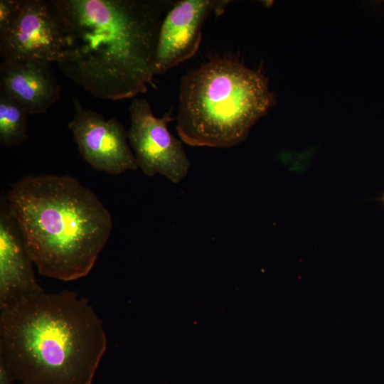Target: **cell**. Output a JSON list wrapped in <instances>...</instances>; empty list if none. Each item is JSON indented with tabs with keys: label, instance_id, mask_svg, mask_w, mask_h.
Returning a JSON list of instances; mask_svg holds the SVG:
<instances>
[{
	"label": "cell",
	"instance_id": "9a60e30c",
	"mask_svg": "<svg viewBox=\"0 0 384 384\" xmlns=\"http://www.w3.org/2000/svg\"><path fill=\"white\" fill-rule=\"evenodd\" d=\"M20 384H28V383H22V382H21Z\"/></svg>",
	"mask_w": 384,
	"mask_h": 384
},
{
	"label": "cell",
	"instance_id": "277c9868",
	"mask_svg": "<svg viewBox=\"0 0 384 384\" xmlns=\"http://www.w3.org/2000/svg\"><path fill=\"white\" fill-rule=\"evenodd\" d=\"M275 103L260 71L231 58H214L181 78L176 130L192 146L232 147Z\"/></svg>",
	"mask_w": 384,
	"mask_h": 384
},
{
	"label": "cell",
	"instance_id": "7c38bea8",
	"mask_svg": "<svg viewBox=\"0 0 384 384\" xmlns=\"http://www.w3.org/2000/svg\"><path fill=\"white\" fill-rule=\"evenodd\" d=\"M23 4V0L0 1V38L9 32L17 20Z\"/></svg>",
	"mask_w": 384,
	"mask_h": 384
},
{
	"label": "cell",
	"instance_id": "8fae6325",
	"mask_svg": "<svg viewBox=\"0 0 384 384\" xmlns=\"http://www.w3.org/2000/svg\"><path fill=\"white\" fill-rule=\"evenodd\" d=\"M28 114L15 101L0 95V142L4 146H16L28 139Z\"/></svg>",
	"mask_w": 384,
	"mask_h": 384
},
{
	"label": "cell",
	"instance_id": "4fadbf2b",
	"mask_svg": "<svg viewBox=\"0 0 384 384\" xmlns=\"http://www.w3.org/2000/svg\"><path fill=\"white\" fill-rule=\"evenodd\" d=\"M15 378L4 360L0 357V384H15Z\"/></svg>",
	"mask_w": 384,
	"mask_h": 384
},
{
	"label": "cell",
	"instance_id": "9c48e42d",
	"mask_svg": "<svg viewBox=\"0 0 384 384\" xmlns=\"http://www.w3.org/2000/svg\"><path fill=\"white\" fill-rule=\"evenodd\" d=\"M6 196L0 201V309L43 292Z\"/></svg>",
	"mask_w": 384,
	"mask_h": 384
},
{
	"label": "cell",
	"instance_id": "6da1fadb",
	"mask_svg": "<svg viewBox=\"0 0 384 384\" xmlns=\"http://www.w3.org/2000/svg\"><path fill=\"white\" fill-rule=\"evenodd\" d=\"M63 23L62 73L101 100L134 98L153 85L159 28L174 4L158 0H52Z\"/></svg>",
	"mask_w": 384,
	"mask_h": 384
},
{
	"label": "cell",
	"instance_id": "5bb4252c",
	"mask_svg": "<svg viewBox=\"0 0 384 384\" xmlns=\"http://www.w3.org/2000/svg\"><path fill=\"white\" fill-rule=\"evenodd\" d=\"M381 201L384 203V193H383V196L381 198Z\"/></svg>",
	"mask_w": 384,
	"mask_h": 384
},
{
	"label": "cell",
	"instance_id": "52a82bcc",
	"mask_svg": "<svg viewBox=\"0 0 384 384\" xmlns=\"http://www.w3.org/2000/svg\"><path fill=\"white\" fill-rule=\"evenodd\" d=\"M75 115L68 123L82 158L95 170L119 174L136 170L135 156L127 144V131L115 117L105 120L73 98Z\"/></svg>",
	"mask_w": 384,
	"mask_h": 384
},
{
	"label": "cell",
	"instance_id": "3957f363",
	"mask_svg": "<svg viewBox=\"0 0 384 384\" xmlns=\"http://www.w3.org/2000/svg\"><path fill=\"white\" fill-rule=\"evenodd\" d=\"M6 198L41 274L72 281L90 272L112 228L92 191L70 176H28Z\"/></svg>",
	"mask_w": 384,
	"mask_h": 384
},
{
	"label": "cell",
	"instance_id": "ba28073f",
	"mask_svg": "<svg viewBox=\"0 0 384 384\" xmlns=\"http://www.w3.org/2000/svg\"><path fill=\"white\" fill-rule=\"evenodd\" d=\"M230 1L181 0L161 21L156 42L154 74H163L193 57L198 50L208 17L220 15Z\"/></svg>",
	"mask_w": 384,
	"mask_h": 384
},
{
	"label": "cell",
	"instance_id": "7a4b0ae2",
	"mask_svg": "<svg viewBox=\"0 0 384 384\" xmlns=\"http://www.w3.org/2000/svg\"><path fill=\"white\" fill-rule=\"evenodd\" d=\"M0 309V357L16 380L92 383L107 341L87 300L69 290L43 291Z\"/></svg>",
	"mask_w": 384,
	"mask_h": 384
},
{
	"label": "cell",
	"instance_id": "8992f818",
	"mask_svg": "<svg viewBox=\"0 0 384 384\" xmlns=\"http://www.w3.org/2000/svg\"><path fill=\"white\" fill-rule=\"evenodd\" d=\"M65 47L63 23L52 0H23L17 20L0 38L2 62L58 63Z\"/></svg>",
	"mask_w": 384,
	"mask_h": 384
},
{
	"label": "cell",
	"instance_id": "30bf717a",
	"mask_svg": "<svg viewBox=\"0 0 384 384\" xmlns=\"http://www.w3.org/2000/svg\"><path fill=\"white\" fill-rule=\"evenodd\" d=\"M50 65L37 60L1 61L0 95L15 101L28 114L46 112L60 97Z\"/></svg>",
	"mask_w": 384,
	"mask_h": 384
},
{
	"label": "cell",
	"instance_id": "5b68a950",
	"mask_svg": "<svg viewBox=\"0 0 384 384\" xmlns=\"http://www.w3.org/2000/svg\"><path fill=\"white\" fill-rule=\"evenodd\" d=\"M131 125L127 138L142 172L148 176L159 174L171 182H180L189 171L191 163L182 143L168 129L176 120L171 112L158 118L144 98H133L129 107Z\"/></svg>",
	"mask_w": 384,
	"mask_h": 384
}]
</instances>
